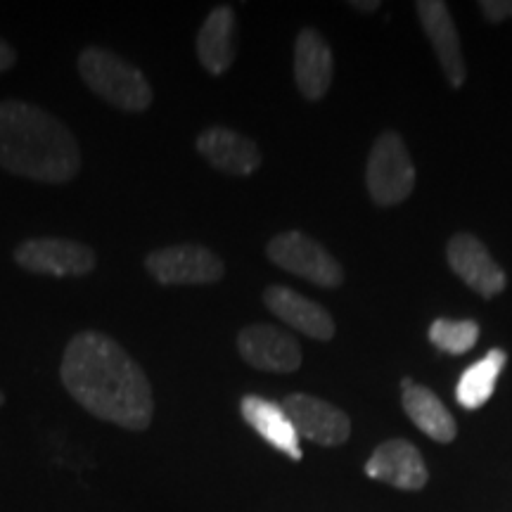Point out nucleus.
Returning <instances> with one entry per match:
<instances>
[{
    "label": "nucleus",
    "mask_w": 512,
    "mask_h": 512,
    "mask_svg": "<svg viewBox=\"0 0 512 512\" xmlns=\"http://www.w3.org/2000/svg\"><path fill=\"white\" fill-rule=\"evenodd\" d=\"M64 389L95 418L131 432H143L155 418V396L145 370L117 339L83 330L64 349Z\"/></svg>",
    "instance_id": "nucleus-1"
},
{
    "label": "nucleus",
    "mask_w": 512,
    "mask_h": 512,
    "mask_svg": "<svg viewBox=\"0 0 512 512\" xmlns=\"http://www.w3.org/2000/svg\"><path fill=\"white\" fill-rule=\"evenodd\" d=\"M0 166L38 183H69L81 152L67 124L24 100L0 102Z\"/></svg>",
    "instance_id": "nucleus-2"
},
{
    "label": "nucleus",
    "mask_w": 512,
    "mask_h": 512,
    "mask_svg": "<svg viewBox=\"0 0 512 512\" xmlns=\"http://www.w3.org/2000/svg\"><path fill=\"white\" fill-rule=\"evenodd\" d=\"M76 67L83 83L117 110L145 112L155 100L145 74L112 50L98 46L83 48Z\"/></svg>",
    "instance_id": "nucleus-3"
},
{
    "label": "nucleus",
    "mask_w": 512,
    "mask_h": 512,
    "mask_svg": "<svg viewBox=\"0 0 512 512\" xmlns=\"http://www.w3.org/2000/svg\"><path fill=\"white\" fill-rule=\"evenodd\" d=\"M366 181L370 197L380 207H392L411 195L415 166L399 133L387 131L375 140L368 157Z\"/></svg>",
    "instance_id": "nucleus-4"
},
{
    "label": "nucleus",
    "mask_w": 512,
    "mask_h": 512,
    "mask_svg": "<svg viewBox=\"0 0 512 512\" xmlns=\"http://www.w3.org/2000/svg\"><path fill=\"white\" fill-rule=\"evenodd\" d=\"M266 254L275 266L318 287H339L344 283V268L337 264L335 256L299 230L275 235L266 245Z\"/></svg>",
    "instance_id": "nucleus-5"
},
{
    "label": "nucleus",
    "mask_w": 512,
    "mask_h": 512,
    "mask_svg": "<svg viewBox=\"0 0 512 512\" xmlns=\"http://www.w3.org/2000/svg\"><path fill=\"white\" fill-rule=\"evenodd\" d=\"M145 268L159 285H211L226 273L221 256L202 245H171L145 256Z\"/></svg>",
    "instance_id": "nucleus-6"
},
{
    "label": "nucleus",
    "mask_w": 512,
    "mask_h": 512,
    "mask_svg": "<svg viewBox=\"0 0 512 512\" xmlns=\"http://www.w3.org/2000/svg\"><path fill=\"white\" fill-rule=\"evenodd\" d=\"M17 266L36 275L55 278H81L98 264L95 252L88 245L67 238H31L15 249Z\"/></svg>",
    "instance_id": "nucleus-7"
},
{
    "label": "nucleus",
    "mask_w": 512,
    "mask_h": 512,
    "mask_svg": "<svg viewBox=\"0 0 512 512\" xmlns=\"http://www.w3.org/2000/svg\"><path fill=\"white\" fill-rule=\"evenodd\" d=\"M238 349L245 363L266 373H294L304 361L297 337L266 323L247 325L238 335Z\"/></svg>",
    "instance_id": "nucleus-8"
},
{
    "label": "nucleus",
    "mask_w": 512,
    "mask_h": 512,
    "mask_svg": "<svg viewBox=\"0 0 512 512\" xmlns=\"http://www.w3.org/2000/svg\"><path fill=\"white\" fill-rule=\"evenodd\" d=\"M299 439H309L320 446H339L349 439L351 422L347 413L332 403L309 394H290L283 401Z\"/></svg>",
    "instance_id": "nucleus-9"
},
{
    "label": "nucleus",
    "mask_w": 512,
    "mask_h": 512,
    "mask_svg": "<svg viewBox=\"0 0 512 512\" xmlns=\"http://www.w3.org/2000/svg\"><path fill=\"white\" fill-rule=\"evenodd\" d=\"M448 266L453 268V273L458 275L460 280L467 287L482 294V297H496L505 290V271L496 264V259L491 256L489 249L482 240H477L475 235H453L451 242H448L446 249Z\"/></svg>",
    "instance_id": "nucleus-10"
},
{
    "label": "nucleus",
    "mask_w": 512,
    "mask_h": 512,
    "mask_svg": "<svg viewBox=\"0 0 512 512\" xmlns=\"http://www.w3.org/2000/svg\"><path fill=\"white\" fill-rule=\"evenodd\" d=\"M366 475L401 491H420L427 484L425 460L406 439H392L377 446L366 463Z\"/></svg>",
    "instance_id": "nucleus-11"
},
{
    "label": "nucleus",
    "mask_w": 512,
    "mask_h": 512,
    "mask_svg": "<svg viewBox=\"0 0 512 512\" xmlns=\"http://www.w3.org/2000/svg\"><path fill=\"white\" fill-rule=\"evenodd\" d=\"M197 152L230 176H249L261 166V152L254 140L223 126H211L197 138Z\"/></svg>",
    "instance_id": "nucleus-12"
},
{
    "label": "nucleus",
    "mask_w": 512,
    "mask_h": 512,
    "mask_svg": "<svg viewBox=\"0 0 512 512\" xmlns=\"http://www.w3.org/2000/svg\"><path fill=\"white\" fill-rule=\"evenodd\" d=\"M332 72V50L316 29H302L294 43V81H297L299 93L306 100L316 102L325 98L330 91Z\"/></svg>",
    "instance_id": "nucleus-13"
},
{
    "label": "nucleus",
    "mask_w": 512,
    "mask_h": 512,
    "mask_svg": "<svg viewBox=\"0 0 512 512\" xmlns=\"http://www.w3.org/2000/svg\"><path fill=\"white\" fill-rule=\"evenodd\" d=\"M264 304L283 323L297 332H304L306 337L320 339V342H328L335 337V320L330 313L304 294L290 290V287L271 285L264 292Z\"/></svg>",
    "instance_id": "nucleus-14"
},
{
    "label": "nucleus",
    "mask_w": 512,
    "mask_h": 512,
    "mask_svg": "<svg viewBox=\"0 0 512 512\" xmlns=\"http://www.w3.org/2000/svg\"><path fill=\"white\" fill-rule=\"evenodd\" d=\"M418 17L425 29L427 38L432 41L434 53H437L441 69H444L448 83L453 88H460L465 81V60L460 53V38L453 24L451 12L441 0H420Z\"/></svg>",
    "instance_id": "nucleus-15"
},
{
    "label": "nucleus",
    "mask_w": 512,
    "mask_h": 512,
    "mask_svg": "<svg viewBox=\"0 0 512 512\" xmlns=\"http://www.w3.org/2000/svg\"><path fill=\"white\" fill-rule=\"evenodd\" d=\"M242 418L252 430L266 439L275 451L285 453L292 460H302V446H299V434L294 430L290 415L285 413L283 403H275L264 396L249 394L240 401Z\"/></svg>",
    "instance_id": "nucleus-16"
},
{
    "label": "nucleus",
    "mask_w": 512,
    "mask_h": 512,
    "mask_svg": "<svg viewBox=\"0 0 512 512\" xmlns=\"http://www.w3.org/2000/svg\"><path fill=\"white\" fill-rule=\"evenodd\" d=\"M197 57L209 74H226L235 62V12L230 5H219L204 19L197 34Z\"/></svg>",
    "instance_id": "nucleus-17"
},
{
    "label": "nucleus",
    "mask_w": 512,
    "mask_h": 512,
    "mask_svg": "<svg viewBox=\"0 0 512 512\" xmlns=\"http://www.w3.org/2000/svg\"><path fill=\"white\" fill-rule=\"evenodd\" d=\"M403 408H406L413 425L430 439L441 441V444L456 439V420H453V415L448 413V408L437 399L432 389L422 387V384H413L411 389L403 392Z\"/></svg>",
    "instance_id": "nucleus-18"
},
{
    "label": "nucleus",
    "mask_w": 512,
    "mask_h": 512,
    "mask_svg": "<svg viewBox=\"0 0 512 512\" xmlns=\"http://www.w3.org/2000/svg\"><path fill=\"white\" fill-rule=\"evenodd\" d=\"M505 363H508V354L503 349H491L484 358L472 363L470 368L460 375L456 387V399L465 411H477L496 392L498 377H501Z\"/></svg>",
    "instance_id": "nucleus-19"
},
{
    "label": "nucleus",
    "mask_w": 512,
    "mask_h": 512,
    "mask_svg": "<svg viewBox=\"0 0 512 512\" xmlns=\"http://www.w3.org/2000/svg\"><path fill=\"white\" fill-rule=\"evenodd\" d=\"M479 339L477 320L437 318L430 325V342L446 354H467Z\"/></svg>",
    "instance_id": "nucleus-20"
},
{
    "label": "nucleus",
    "mask_w": 512,
    "mask_h": 512,
    "mask_svg": "<svg viewBox=\"0 0 512 512\" xmlns=\"http://www.w3.org/2000/svg\"><path fill=\"white\" fill-rule=\"evenodd\" d=\"M479 8L491 22H503V19L512 17V0H482Z\"/></svg>",
    "instance_id": "nucleus-21"
},
{
    "label": "nucleus",
    "mask_w": 512,
    "mask_h": 512,
    "mask_svg": "<svg viewBox=\"0 0 512 512\" xmlns=\"http://www.w3.org/2000/svg\"><path fill=\"white\" fill-rule=\"evenodd\" d=\"M15 62H17L15 48H12L10 43L5 41V38H0V74L8 72V69L15 67Z\"/></svg>",
    "instance_id": "nucleus-22"
},
{
    "label": "nucleus",
    "mask_w": 512,
    "mask_h": 512,
    "mask_svg": "<svg viewBox=\"0 0 512 512\" xmlns=\"http://www.w3.org/2000/svg\"><path fill=\"white\" fill-rule=\"evenodd\" d=\"M351 8H356L358 12H373V10H377L380 8V0H370V3H361V0H354V3H349Z\"/></svg>",
    "instance_id": "nucleus-23"
},
{
    "label": "nucleus",
    "mask_w": 512,
    "mask_h": 512,
    "mask_svg": "<svg viewBox=\"0 0 512 512\" xmlns=\"http://www.w3.org/2000/svg\"><path fill=\"white\" fill-rule=\"evenodd\" d=\"M413 380H411V377H403V380H401V389H403V392H406V389H411L413 387Z\"/></svg>",
    "instance_id": "nucleus-24"
},
{
    "label": "nucleus",
    "mask_w": 512,
    "mask_h": 512,
    "mask_svg": "<svg viewBox=\"0 0 512 512\" xmlns=\"http://www.w3.org/2000/svg\"><path fill=\"white\" fill-rule=\"evenodd\" d=\"M3 403H5V394L0 392V406H3Z\"/></svg>",
    "instance_id": "nucleus-25"
}]
</instances>
